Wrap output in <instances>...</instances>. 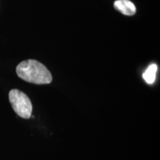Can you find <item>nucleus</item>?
I'll use <instances>...</instances> for the list:
<instances>
[{"label": "nucleus", "mask_w": 160, "mask_h": 160, "mask_svg": "<svg viewBox=\"0 0 160 160\" xmlns=\"http://www.w3.org/2000/svg\"><path fill=\"white\" fill-rule=\"evenodd\" d=\"M16 71L20 79L36 85L50 84L53 80L49 70L35 59H28L20 62Z\"/></svg>", "instance_id": "obj_1"}, {"label": "nucleus", "mask_w": 160, "mask_h": 160, "mask_svg": "<svg viewBox=\"0 0 160 160\" xmlns=\"http://www.w3.org/2000/svg\"><path fill=\"white\" fill-rule=\"evenodd\" d=\"M8 97L13 111L18 116L26 119L31 117L33 105L25 93L18 89H12L9 92Z\"/></svg>", "instance_id": "obj_2"}, {"label": "nucleus", "mask_w": 160, "mask_h": 160, "mask_svg": "<svg viewBox=\"0 0 160 160\" xmlns=\"http://www.w3.org/2000/svg\"><path fill=\"white\" fill-rule=\"evenodd\" d=\"M113 5L117 11L125 16H133L137 12L135 5L130 0H117Z\"/></svg>", "instance_id": "obj_3"}, {"label": "nucleus", "mask_w": 160, "mask_h": 160, "mask_svg": "<svg viewBox=\"0 0 160 160\" xmlns=\"http://www.w3.org/2000/svg\"><path fill=\"white\" fill-rule=\"evenodd\" d=\"M157 65L156 64H152L144 72L143 79L148 84H153L156 80V74L157 71Z\"/></svg>", "instance_id": "obj_4"}]
</instances>
